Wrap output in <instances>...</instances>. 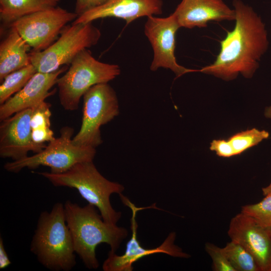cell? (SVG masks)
<instances>
[{
  "label": "cell",
  "instance_id": "8fae6325",
  "mask_svg": "<svg viewBox=\"0 0 271 271\" xmlns=\"http://www.w3.org/2000/svg\"><path fill=\"white\" fill-rule=\"evenodd\" d=\"M180 28L173 14L166 18L148 17L145 25V34L153 49L154 57L150 69H169L176 78L193 72L198 71L179 65L175 56L176 35Z\"/></svg>",
  "mask_w": 271,
  "mask_h": 271
},
{
  "label": "cell",
  "instance_id": "cb8c5ba5",
  "mask_svg": "<svg viewBox=\"0 0 271 271\" xmlns=\"http://www.w3.org/2000/svg\"><path fill=\"white\" fill-rule=\"evenodd\" d=\"M205 249L212 260V268L215 271H236L230 263L222 248L207 242Z\"/></svg>",
  "mask_w": 271,
  "mask_h": 271
},
{
  "label": "cell",
  "instance_id": "5b68a950",
  "mask_svg": "<svg viewBox=\"0 0 271 271\" xmlns=\"http://www.w3.org/2000/svg\"><path fill=\"white\" fill-rule=\"evenodd\" d=\"M120 73L118 65L96 60L87 49L72 61L66 73L58 78L57 85L61 105L67 110L78 109L80 99L92 86L108 83Z\"/></svg>",
  "mask_w": 271,
  "mask_h": 271
},
{
  "label": "cell",
  "instance_id": "9a60e30c",
  "mask_svg": "<svg viewBox=\"0 0 271 271\" xmlns=\"http://www.w3.org/2000/svg\"><path fill=\"white\" fill-rule=\"evenodd\" d=\"M162 0H107L78 17L72 24L88 23L108 17L123 19L127 24L142 17L162 13Z\"/></svg>",
  "mask_w": 271,
  "mask_h": 271
},
{
  "label": "cell",
  "instance_id": "d4e9b609",
  "mask_svg": "<svg viewBox=\"0 0 271 271\" xmlns=\"http://www.w3.org/2000/svg\"><path fill=\"white\" fill-rule=\"evenodd\" d=\"M210 149L215 151L217 156L229 158L235 156L228 140H214L210 144Z\"/></svg>",
  "mask_w": 271,
  "mask_h": 271
},
{
  "label": "cell",
  "instance_id": "6da1fadb",
  "mask_svg": "<svg viewBox=\"0 0 271 271\" xmlns=\"http://www.w3.org/2000/svg\"><path fill=\"white\" fill-rule=\"evenodd\" d=\"M233 5L234 29L220 42V51L214 62L198 70L225 81L234 80L239 74L251 78L269 45L266 29L260 17L240 0H234Z\"/></svg>",
  "mask_w": 271,
  "mask_h": 271
},
{
  "label": "cell",
  "instance_id": "44dd1931",
  "mask_svg": "<svg viewBox=\"0 0 271 271\" xmlns=\"http://www.w3.org/2000/svg\"><path fill=\"white\" fill-rule=\"evenodd\" d=\"M222 249L236 271H260L253 256L240 243L231 240Z\"/></svg>",
  "mask_w": 271,
  "mask_h": 271
},
{
  "label": "cell",
  "instance_id": "9c48e42d",
  "mask_svg": "<svg viewBox=\"0 0 271 271\" xmlns=\"http://www.w3.org/2000/svg\"><path fill=\"white\" fill-rule=\"evenodd\" d=\"M78 15L57 6L22 17L10 25L14 28L32 51H41L59 37L67 24Z\"/></svg>",
  "mask_w": 271,
  "mask_h": 271
},
{
  "label": "cell",
  "instance_id": "8992f818",
  "mask_svg": "<svg viewBox=\"0 0 271 271\" xmlns=\"http://www.w3.org/2000/svg\"><path fill=\"white\" fill-rule=\"evenodd\" d=\"M100 30L91 23L66 25L58 38L41 51H31V63L37 72L48 73L70 65L83 50L97 44Z\"/></svg>",
  "mask_w": 271,
  "mask_h": 271
},
{
  "label": "cell",
  "instance_id": "52a82bcc",
  "mask_svg": "<svg viewBox=\"0 0 271 271\" xmlns=\"http://www.w3.org/2000/svg\"><path fill=\"white\" fill-rule=\"evenodd\" d=\"M60 133L58 138L49 142L39 153L7 162L4 166V169L9 172L17 173L25 168L35 169L43 166L50 168L52 173L61 174L78 163L93 161L95 148L74 145L72 142L73 128L63 127Z\"/></svg>",
  "mask_w": 271,
  "mask_h": 271
},
{
  "label": "cell",
  "instance_id": "ffe728a7",
  "mask_svg": "<svg viewBox=\"0 0 271 271\" xmlns=\"http://www.w3.org/2000/svg\"><path fill=\"white\" fill-rule=\"evenodd\" d=\"M36 72L31 63L7 75L1 82L0 105L21 90Z\"/></svg>",
  "mask_w": 271,
  "mask_h": 271
},
{
  "label": "cell",
  "instance_id": "83f0119b",
  "mask_svg": "<svg viewBox=\"0 0 271 271\" xmlns=\"http://www.w3.org/2000/svg\"><path fill=\"white\" fill-rule=\"evenodd\" d=\"M262 192L264 197L271 195V183L266 187L262 188Z\"/></svg>",
  "mask_w": 271,
  "mask_h": 271
},
{
  "label": "cell",
  "instance_id": "7a4b0ae2",
  "mask_svg": "<svg viewBox=\"0 0 271 271\" xmlns=\"http://www.w3.org/2000/svg\"><path fill=\"white\" fill-rule=\"evenodd\" d=\"M66 224L71 233L75 252L88 269H97L96 247L105 243L115 252L128 234L127 230L106 222L94 206L83 207L67 200L64 204Z\"/></svg>",
  "mask_w": 271,
  "mask_h": 271
},
{
  "label": "cell",
  "instance_id": "2e32d148",
  "mask_svg": "<svg viewBox=\"0 0 271 271\" xmlns=\"http://www.w3.org/2000/svg\"><path fill=\"white\" fill-rule=\"evenodd\" d=\"M181 27L204 28L210 21L235 20L234 10L222 0H182L173 13Z\"/></svg>",
  "mask_w": 271,
  "mask_h": 271
},
{
  "label": "cell",
  "instance_id": "30bf717a",
  "mask_svg": "<svg viewBox=\"0 0 271 271\" xmlns=\"http://www.w3.org/2000/svg\"><path fill=\"white\" fill-rule=\"evenodd\" d=\"M122 203L130 208L132 216L130 219L131 237L126 244L124 253L121 255L110 251L107 258L104 261L102 269L104 271H131L132 264L141 258L158 253H163L174 257L188 258L190 255L184 252L181 248L174 244L176 233H170L163 243L159 246L154 248H146L142 246L137 238L138 224L136 216L138 212L145 208H156V205L145 208H139L132 203L129 200L119 194Z\"/></svg>",
  "mask_w": 271,
  "mask_h": 271
},
{
  "label": "cell",
  "instance_id": "277c9868",
  "mask_svg": "<svg viewBox=\"0 0 271 271\" xmlns=\"http://www.w3.org/2000/svg\"><path fill=\"white\" fill-rule=\"evenodd\" d=\"M38 174L47 179L54 186L76 189L83 199L99 210L106 222L116 224L120 218L121 212L113 208L110 197L113 193H121L124 188L121 184L104 177L93 161L78 163L61 174L41 172Z\"/></svg>",
  "mask_w": 271,
  "mask_h": 271
},
{
  "label": "cell",
  "instance_id": "7c38bea8",
  "mask_svg": "<svg viewBox=\"0 0 271 271\" xmlns=\"http://www.w3.org/2000/svg\"><path fill=\"white\" fill-rule=\"evenodd\" d=\"M227 233L251 254L260 271H271V228L240 212L232 218Z\"/></svg>",
  "mask_w": 271,
  "mask_h": 271
},
{
  "label": "cell",
  "instance_id": "603a6c76",
  "mask_svg": "<svg viewBox=\"0 0 271 271\" xmlns=\"http://www.w3.org/2000/svg\"><path fill=\"white\" fill-rule=\"evenodd\" d=\"M241 212L253 218L260 224L271 228V195L260 202L241 207Z\"/></svg>",
  "mask_w": 271,
  "mask_h": 271
},
{
  "label": "cell",
  "instance_id": "4fadbf2b",
  "mask_svg": "<svg viewBox=\"0 0 271 271\" xmlns=\"http://www.w3.org/2000/svg\"><path fill=\"white\" fill-rule=\"evenodd\" d=\"M33 108L19 111L1 121L0 157L18 161L43 150L47 145L35 143L32 138L31 118Z\"/></svg>",
  "mask_w": 271,
  "mask_h": 271
},
{
  "label": "cell",
  "instance_id": "e0dca14e",
  "mask_svg": "<svg viewBox=\"0 0 271 271\" xmlns=\"http://www.w3.org/2000/svg\"><path fill=\"white\" fill-rule=\"evenodd\" d=\"M0 44V82L10 73L31 64V48L12 27Z\"/></svg>",
  "mask_w": 271,
  "mask_h": 271
},
{
  "label": "cell",
  "instance_id": "7402d4cb",
  "mask_svg": "<svg viewBox=\"0 0 271 271\" xmlns=\"http://www.w3.org/2000/svg\"><path fill=\"white\" fill-rule=\"evenodd\" d=\"M269 135V133L266 130H260L253 128L237 132L228 140L235 155H237L267 139Z\"/></svg>",
  "mask_w": 271,
  "mask_h": 271
},
{
  "label": "cell",
  "instance_id": "f1b7e54d",
  "mask_svg": "<svg viewBox=\"0 0 271 271\" xmlns=\"http://www.w3.org/2000/svg\"><path fill=\"white\" fill-rule=\"evenodd\" d=\"M264 116L267 118H271V106L265 108Z\"/></svg>",
  "mask_w": 271,
  "mask_h": 271
},
{
  "label": "cell",
  "instance_id": "d6986e66",
  "mask_svg": "<svg viewBox=\"0 0 271 271\" xmlns=\"http://www.w3.org/2000/svg\"><path fill=\"white\" fill-rule=\"evenodd\" d=\"M51 104L44 101L33 108L31 128L33 141L38 144H45L55 138L51 128Z\"/></svg>",
  "mask_w": 271,
  "mask_h": 271
},
{
  "label": "cell",
  "instance_id": "484cf974",
  "mask_svg": "<svg viewBox=\"0 0 271 271\" xmlns=\"http://www.w3.org/2000/svg\"><path fill=\"white\" fill-rule=\"evenodd\" d=\"M107 0H76L75 13L79 16L83 13L98 7Z\"/></svg>",
  "mask_w": 271,
  "mask_h": 271
},
{
  "label": "cell",
  "instance_id": "5bb4252c",
  "mask_svg": "<svg viewBox=\"0 0 271 271\" xmlns=\"http://www.w3.org/2000/svg\"><path fill=\"white\" fill-rule=\"evenodd\" d=\"M67 69L64 66L51 73L37 72L21 90L0 105V120L21 110L33 108L53 95L56 89L51 91V88Z\"/></svg>",
  "mask_w": 271,
  "mask_h": 271
},
{
  "label": "cell",
  "instance_id": "3957f363",
  "mask_svg": "<svg viewBox=\"0 0 271 271\" xmlns=\"http://www.w3.org/2000/svg\"><path fill=\"white\" fill-rule=\"evenodd\" d=\"M30 250L50 270L69 271L74 267L76 253L65 220L64 204L57 203L50 212L41 213Z\"/></svg>",
  "mask_w": 271,
  "mask_h": 271
},
{
  "label": "cell",
  "instance_id": "ba28073f",
  "mask_svg": "<svg viewBox=\"0 0 271 271\" xmlns=\"http://www.w3.org/2000/svg\"><path fill=\"white\" fill-rule=\"evenodd\" d=\"M83 99L81 125L72 142L76 146L96 148L102 143L100 127L119 113L117 97L108 83H103L89 88Z\"/></svg>",
  "mask_w": 271,
  "mask_h": 271
},
{
  "label": "cell",
  "instance_id": "4316f807",
  "mask_svg": "<svg viewBox=\"0 0 271 271\" xmlns=\"http://www.w3.org/2000/svg\"><path fill=\"white\" fill-rule=\"evenodd\" d=\"M11 264V261L5 249L3 238L0 237V269H5Z\"/></svg>",
  "mask_w": 271,
  "mask_h": 271
},
{
  "label": "cell",
  "instance_id": "ac0fdd59",
  "mask_svg": "<svg viewBox=\"0 0 271 271\" xmlns=\"http://www.w3.org/2000/svg\"><path fill=\"white\" fill-rule=\"evenodd\" d=\"M61 0H0V19L9 27L25 16L58 6Z\"/></svg>",
  "mask_w": 271,
  "mask_h": 271
}]
</instances>
